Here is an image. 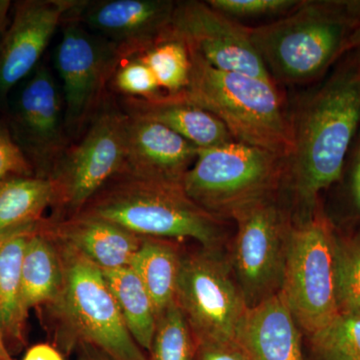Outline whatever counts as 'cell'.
<instances>
[{
    "instance_id": "cell-1",
    "label": "cell",
    "mask_w": 360,
    "mask_h": 360,
    "mask_svg": "<svg viewBox=\"0 0 360 360\" xmlns=\"http://www.w3.org/2000/svg\"><path fill=\"white\" fill-rule=\"evenodd\" d=\"M290 113L292 149L283 186L298 219L319 207L322 191L340 181L360 129V66L352 53Z\"/></svg>"
},
{
    "instance_id": "cell-2",
    "label": "cell",
    "mask_w": 360,
    "mask_h": 360,
    "mask_svg": "<svg viewBox=\"0 0 360 360\" xmlns=\"http://www.w3.org/2000/svg\"><path fill=\"white\" fill-rule=\"evenodd\" d=\"M360 0H300L290 13L250 27V39L276 84L316 82L347 53Z\"/></svg>"
},
{
    "instance_id": "cell-3",
    "label": "cell",
    "mask_w": 360,
    "mask_h": 360,
    "mask_svg": "<svg viewBox=\"0 0 360 360\" xmlns=\"http://www.w3.org/2000/svg\"><path fill=\"white\" fill-rule=\"evenodd\" d=\"M188 86L174 101L217 116L234 141L288 158L292 149L290 113L274 82L212 68L189 51Z\"/></svg>"
},
{
    "instance_id": "cell-4",
    "label": "cell",
    "mask_w": 360,
    "mask_h": 360,
    "mask_svg": "<svg viewBox=\"0 0 360 360\" xmlns=\"http://www.w3.org/2000/svg\"><path fill=\"white\" fill-rule=\"evenodd\" d=\"M78 214L112 222L142 238H191L202 248H220L225 238L224 219L196 205L184 187L124 174L108 182Z\"/></svg>"
},
{
    "instance_id": "cell-5",
    "label": "cell",
    "mask_w": 360,
    "mask_h": 360,
    "mask_svg": "<svg viewBox=\"0 0 360 360\" xmlns=\"http://www.w3.org/2000/svg\"><path fill=\"white\" fill-rule=\"evenodd\" d=\"M56 241L63 260V283L49 307L58 321L61 350L75 352L79 343H89L115 360H149L130 335L103 270Z\"/></svg>"
},
{
    "instance_id": "cell-6",
    "label": "cell",
    "mask_w": 360,
    "mask_h": 360,
    "mask_svg": "<svg viewBox=\"0 0 360 360\" xmlns=\"http://www.w3.org/2000/svg\"><path fill=\"white\" fill-rule=\"evenodd\" d=\"M286 158L265 149L231 141L198 148L182 181L187 196L222 219L246 206L277 198L283 187Z\"/></svg>"
},
{
    "instance_id": "cell-7",
    "label": "cell",
    "mask_w": 360,
    "mask_h": 360,
    "mask_svg": "<svg viewBox=\"0 0 360 360\" xmlns=\"http://www.w3.org/2000/svg\"><path fill=\"white\" fill-rule=\"evenodd\" d=\"M335 226L321 206L291 225L281 292L305 335L326 328L340 312Z\"/></svg>"
},
{
    "instance_id": "cell-8",
    "label": "cell",
    "mask_w": 360,
    "mask_h": 360,
    "mask_svg": "<svg viewBox=\"0 0 360 360\" xmlns=\"http://www.w3.org/2000/svg\"><path fill=\"white\" fill-rule=\"evenodd\" d=\"M127 113L103 103L82 141L68 146L52 172L54 187L52 220L75 217L118 174L125 160Z\"/></svg>"
},
{
    "instance_id": "cell-9",
    "label": "cell",
    "mask_w": 360,
    "mask_h": 360,
    "mask_svg": "<svg viewBox=\"0 0 360 360\" xmlns=\"http://www.w3.org/2000/svg\"><path fill=\"white\" fill-rule=\"evenodd\" d=\"M177 305L198 342L236 341L248 303L221 248L184 252Z\"/></svg>"
},
{
    "instance_id": "cell-10",
    "label": "cell",
    "mask_w": 360,
    "mask_h": 360,
    "mask_svg": "<svg viewBox=\"0 0 360 360\" xmlns=\"http://www.w3.org/2000/svg\"><path fill=\"white\" fill-rule=\"evenodd\" d=\"M231 219L236 232L227 257L252 307L281 290L292 221L277 198L246 206Z\"/></svg>"
},
{
    "instance_id": "cell-11",
    "label": "cell",
    "mask_w": 360,
    "mask_h": 360,
    "mask_svg": "<svg viewBox=\"0 0 360 360\" xmlns=\"http://www.w3.org/2000/svg\"><path fill=\"white\" fill-rule=\"evenodd\" d=\"M65 20L56 65L63 84L65 129L71 134L84 129L96 115L105 85L123 59L108 40L68 15Z\"/></svg>"
},
{
    "instance_id": "cell-12",
    "label": "cell",
    "mask_w": 360,
    "mask_h": 360,
    "mask_svg": "<svg viewBox=\"0 0 360 360\" xmlns=\"http://www.w3.org/2000/svg\"><path fill=\"white\" fill-rule=\"evenodd\" d=\"M250 30L207 1H176L165 41L179 40L217 70L274 82L251 42Z\"/></svg>"
},
{
    "instance_id": "cell-13",
    "label": "cell",
    "mask_w": 360,
    "mask_h": 360,
    "mask_svg": "<svg viewBox=\"0 0 360 360\" xmlns=\"http://www.w3.org/2000/svg\"><path fill=\"white\" fill-rule=\"evenodd\" d=\"M8 127L35 176L51 179L68 141L60 90L46 66H39L20 89Z\"/></svg>"
},
{
    "instance_id": "cell-14",
    "label": "cell",
    "mask_w": 360,
    "mask_h": 360,
    "mask_svg": "<svg viewBox=\"0 0 360 360\" xmlns=\"http://www.w3.org/2000/svg\"><path fill=\"white\" fill-rule=\"evenodd\" d=\"M175 6L172 0H80L68 16L111 42L125 60L165 41Z\"/></svg>"
},
{
    "instance_id": "cell-15",
    "label": "cell",
    "mask_w": 360,
    "mask_h": 360,
    "mask_svg": "<svg viewBox=\"0 0 360 360\" xmlns=\"http://www.w3.org/2000/svg\"><path fill=\"white\" fill-rule=\"evenodd\" d=\"M80 0H21L0 41V98L35 70L58 25Z\"/></svg>"
},
{
    "instance_id": "cell-16",
    "label": "cell",
    "mask_w": 360,
    "mask_h": 360,
    "mask_svg": "<svg viewBox=\"0 0 360 360\" xmlns=\"http://www.w3.org/2000/svg\"><path fill=\"white\" fill-rule=\"evenodd\" d=\"M127 116L122 174L182 186L198 148L161 123Z\"/></svg>"
},
{
    "instance_id": "cell-17",
    "label": "cell",
    "mask_w": 360,
    "mask_h": 360,
    "mask_svg": "<svg viewBox=\"0 0 360 360\" xmlns=\"http://www.w3.org/2000/svg\"><path fill=\"white\" fill-rule=\"evenodd\" d=\"M302 333L279 291L248 309L236 341L250 360H305Z\"/></svg>"
},
{
    "instance_id": "cell-18",
    "label": "cell",
    "mask_w": 360,
    "mask_h": 360,
    "mask_svg": "<svg viewBox=\"0 0 360 360\" xmlns=\"http://www.w3.org/2000/svg\"><path fill=\"white\" fill-rule=\"evenodd\" d=\"M42 226L58 243L77 251L101 270L129 266L143 238L112 222L80 214L42 220Z\"/></svg>"
},
{
    "instance_id": "cell-19",
    "label": "cell",
    "mask_w": 360,
    "mask_h": 360,
    "mask_svg": "<svg viewBox=\"0 0 360 360\" xmlns=\"http://www.w3.org/2000/svg\"><path fill=\"white\" fill-rule=\"evenodd\" d=\"M127 115L161 123L198 148H212L234 141L229 129L214 115L163 94L153 101L124 97Z\"/></svg>"
},
{
    "instance_id": "cell-20",
    "label": "cell",
    "mask_w": 360,
    "mask_h": 360,
    "mask_svg": "<svg viewBox=\"0 0 360 360\" xmlns=\"http://www.w3.org/2000/svg\"><path fill=\"white\" fill-rule=\"evenodd\" d=\"M63 283V265L58 243L42 226L32 232L26 245L21 269V296L27 312L58 298Z\"/></svg>"
},
{
    "instance_id": "cell-21",
    "label": "cell",
    "mask_w": 360,
    "mask_h": 360,
    "mask_svg": "<svg viewBox=\"0 0 360 360\" xmlns=\"http://www.w3.org/2000/svg\"><path fill=\"white\" fill-rule=\"evenodd\" d=\"M182 257L175 240L143 238L130 262L153 298L158 316L176 300Z\"/></svg>"
},
{
    "instance_id": "cell-22",
    "label": "cell",
    "mask_w": 360,
    "mask_h": 360,
    "mask_svg": "<svg viewBox=\"0 0 360 360\" xmlns=\"http://www.w3.org/2000/svg\"><path fill=\"white\" fill-rule=\"evenodd\" d=\"M53 200L51 179L34 175L0 182V238L39 225Z\"/></svg>"
},
{
    "instance_id": "cell-23",
    "label": "cell",
    "mask_w": 360,
    "mask_h": 360,
    "mask_svg": "<svg viewBox=\"0 0 360 360\" xmlns=\"http://www.w3.org/2000/svg\"><path fill=\"white\" fill-rule=\"evenodd\" d=\"M37 225L0 238V326L4 338L22 342L27 312L21 296V269L28 238Z\"/></svg>"
},
{
    "instance_id": "cell-24",
    "label": "cell",
    "mask_w": 360,
    "mask_h": 360,
    "mask_svg": "<svg viewBox=\"0 0 360 360\" xmlns=\"http://www.w3.org/2000/svg\"><path fill=\"white\" fill-rule=\"evenodd\" d=\"M103 272L130 335L148 354L158 321V312L153 298L131 267L103 270Z\"/></svg>"
},
{
    "instance_id": "cell-25",
    "label": "cell",
    "mask_w": 360,
    "mask_h": 360,
    "mask_svg": "<svg viewBox=\"0 0 360 360\" xmlns=\"http://www.w3.org/2000/svg\"><path fill=\"white\" fill-rule=\"evenodd\" d=\"M307 338L312 360H360V314L341 309L326 328Z\"/></svg>"
},
{
    "instance_id": "cell-26",
    "label": "cell",
    "mask_w": 360,
    "mask_h": 360,
    "mask_svg": "<svg viewBox=\"0 0 360 360\" xmlns=\"http://www.w3.org/2000/svg\"><path fill=\"white\" fill-rule=\"evenodd\" d=\"M198 341L176 302L158 316L149 360H195Z\"/></svg>"
},
{
    "instance_id": "cell-27",
    "label": "cell",
    "mask_w": 360,
    "mask_h": 360,
    "mask_svg": "<svg viewBox=\"0 0 360 360\" xmlns=\"http://www.w3.org/2000/svg\"><path fill=\"white\" fill-rule=\"evenodd\" d=\"M139 58L153 71L158 86L165 96H177L188 86L191 56L186 45L179 40L160 42Z\"/></svg>"
},
{
    "instance_id": "cell-28",
    "label": "cell",
    "mask_w": 360,
    "mask_h": 360,
    "mask_svg": "<svg viewBox=\"0 0 360 360\" xmlns=\"http://www.w3.org/2000/svg\"><path fill=\"white\" fill-rule=\"evenodd\" d=\"M336 270L340 309L360 314V234L338 238Z\"/></svg>"
},
{
    "instance_id": "cell-29",
    "label": "cell",
    "mask_w": 360,
    "mask_h": 360,
    "mask_svg": "<svg viewBox=\"0 0 360 360\" xmlns=\"http://www.w3.org/2000/svg\"><path fill=\"white\" fill-rule=\"evenodd\" d=\"M113 89L129 98H141L153 101L162 96L150 68L139 56L125 59L112 77Z\"/></svg>"
},
{
    "instance_id": "cell-30",
    "label": "cell",
    "mask_w": 360,
    "mask_h": 360,
    "mask_svg": "<svg viewBox=\"0 0 360 360\" xmlns=\"http://www.w3.org/2000/svg\"><path fill=\"white\" fill-rule=\"evenodd\" d=\"M300 0H210L215 11L231 20H272L283 18L300 4Z\"/></svg>"
},
{
    "instance_id": "cell-31",
    "label": "cell",
    "mask_w": 360,
    "mask_h": 360,
    "mask_svg": "<svg viewBox=\"0 0 360 360\" xmlns=\"http://www.w3.org/2000/svg\"><path fill=\"white\" fill-rule=\"evenodd\" d=\"M34 175L32 165L14 141L8 123L0 120V182L11 177Z\"/></svg>"
},
{
    "instance_id": "cell-32",
    "label": "cell",
    "mask_w": 360,
    "mask_h": 360,
    "mask_svg": "<svg viewBox=\"0 0 360 360\" xmlns=\"http://www.w3.org/2000/svg\"><path fill=\"white\" fill-rule=\"evenodd\" d=\"M345 177L347 181L350 202L360 217V129L348 153L341 179Z\"/></svg>"
},
{
    "instance_id": "cell-33",
    "label": "cell",
    "mask_w": 360,
    "mask_h": 360,
    "mask_svg": "<svg viewBox=\"0 0 360 360\" xmlns=\"http://www.w3.org/2000/svg\"><path fill=\"white\" fill-rule=\"evenodd\" d=\"M195 360H250L236 341L198 342Z\"/></svg>"
},
{
    "instance_id": "cell-34",
    "label": "cell",
    "mask_w": 360,
    "mask_h": 360,
    "mask_svg": "<svg viewBox=\"0 0 360 360\" xmlns=\"http://www.w3.org/2000/svg\"><path fill=\"white\" fill-rule=\"evenodd\" d=\"M23 360H65L58 348L49 345H37L30 347L26 352Z\"/></svg>"
},
{
    "instance_id": "cell-35",
    "label": "cell",
    "mask_w": 360,
    "mask_h": 360,
    "mask_svg": "<svg viewBox=\"0 0 360 360\" xmlns=\"http://www.w3.org/2000/svg\"><path fill=\"white\" fill-rule=\"evenodd\" d=\"M77 360H115L89 343H79L75 348Z\"/></svg>"
},
{
    "instance_id": "cell-36",
    "label": "cell",
    "mask_w": 360,
    "mask_h": 360,
    "mask_svg": "<svg viewBox=\"0 0 360 360\" xmlns=\"http://www.w3.org/2000/svg\"><path fill=\"white\" fill-rule=\"evenodd\" d=\"M11 1L8 0H0V41L4 39V35L8 30L11 20H9V11H11Z\"/></svg>"
},
{
    "instance_id": "cell-37",
    "label": "cell",
    "mask_w": 360,
    "mask_h": 360,
    "mask_svg": "<svg viewBox=\"0 0 360 360\" xmlns=\"http://www.w3.org/2000/svg\"><path fill=\"white\" fill-rule=\"evenodd\" d=\"M347 53H352L360 66V22L348 42Z\"/></svg>"
},
{
    "instance_id": "cell-38",
    "label": "cell",
    "mask_w": 360,
    "mask_h": 360,
    "mask_svg": "<svg viewBox=\"0 0 360 360\" xmlns=\"http://www.w3.org/2000/svg\"><path fill=\"white\" fill-rule=\"evenodd\" d=\"M0 360H14L6 347V340H4L1 326H0Z\"/></svg>"
}]
</instances>
